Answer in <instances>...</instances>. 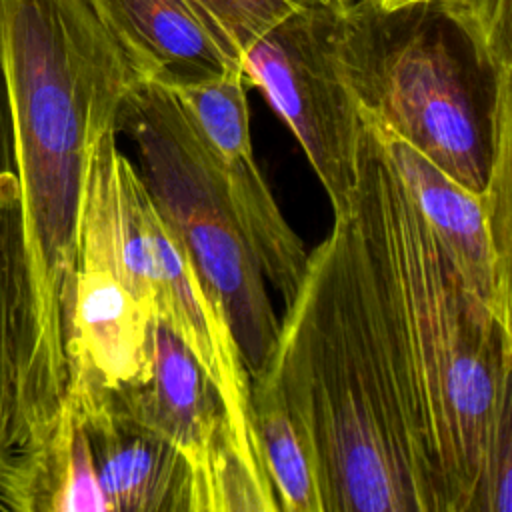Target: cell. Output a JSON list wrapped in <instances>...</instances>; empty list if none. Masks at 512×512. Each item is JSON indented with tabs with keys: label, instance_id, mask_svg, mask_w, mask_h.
I'll return each instance as SVG.
<instances>
[{
	"label": "cell",
	"instance_id": "cell-14",
	"mask_svg": "<svg viewBox=\"0 0 512 512\" xmlns=\"http://www.w3.org/2000/svg\"><path fill=\"white\" fill-rule=\"evenodd\" d=\"M144 80L174 86L242 70L190 0H88Z\"/></svg>",
	"mask_w": 512,
	"mask_h": 512
},
{
	"label": "cell",
	"instance_id": "cell-5",
	"mask_svg": "<svg viewBox=\"0 0 512 512\" xmlns=\"http://www.w3.org/2000/svg\"><path fill=\"white\" fill-rule=\"evenodd\" d=\"M116 136V130L100 134L90 154L76 264L112 274L182 340L218 392L240 462L276 502L252 422L250 372L228 316Z\"/></svg>",
	"mask_w": 512,
	"mask_h": 512
},
{
	"label": "cell",
	"instance_id": "cell-13",
	"mask_svg": "<svg viewBox=\"0 0 512 512\" xmlns=\"http://www.w3.org/2000/svg\"><path fill=\"white\" fill-rule=\"evenodd\" d=\"M370 126V124H368ZM406 184L422 218L450 256L464 284L502 326L512 330L510 276L500 268L482 192H472L400 138L370 126Z\"/></svg>",
	"mask_w": 512,
	"mask_h": 512
},
{
	"label": "cell",
	"instance_id": "cell-16",
	"mask_svg": "<svg viewBox=\"0 0 512 512\" xmlns=\"http://www.w3.org/2000/svg\"><path fill=\"white\" fill-rule=\"evenodd\" d=\"M252 422L278 510L320 512L314 470L304 436L276 386L262 374L250 378Z\"/></svg>",
	"mask_w": 512,
	"mask_h": 512
},
{
	"label": "cell",
	"instance_id": "cell-6",
	"mask_svg": "<svg viewBox=\"0 0 512 512\" xmlns=\"http://www.w3.org/2000/svg\"><path fill=\"white\" fill-rule=\"evenodd\" d=\"M116 130L134 142L140 178L220 300L254 376L274 350L280 320L192 116L170 86L138 80Z\"/></svg>",
	"mask_w": 512,
	"mask_h": 512
},
{
	"label": "cell",
	"instance_id": "cell-10",
	"mask_svg": "<svg viewBox=\"0 0 512 512\" xmlns=\"http://www.w3.org/2000/svg\"><path fill=\"white\" fill-rule=\"evenodd\" d=\"M82 416L108 512H194L182 452L112 392L66 388Z\"/></svg>",
	"mask_w": 512,
	"mask_h": 512
},
{
	"label": "cell",
	"instance_id": "cell-1",
	"mask_svg": "<svg viewBox=\"0 0 512 512\" xmlns=\"http://www.w3.org/2000/svg\"><path fill=\"white\" fill-rule=\"evenodd\" d=\"M348 206L402 402L446 512H512V330L464 284L364 120Z\"/></svg>",
	"mask_w": 512,
	"mask_h": 512
},
{
	"label": "cell",
	"instance_id": "cell-3",
	"mask_svg": "<svg viewBox=\"0 0 512 512\" xmlns=\"http://www.w3.org/2000/svg\"><path fill=\"white\" fill-rule=\"evenodd\" d=\"M0 58L36 318L30 436L56 416L66 390L64 330L90 154L144 78L88 0H0Z\"/></svg>",
	"mask_w": 512,
	"mask_h": 512
},
{
	"label": "cell",
	"instance_id": "cell-11",
	"mask_svg": "<svg viewBox=\"0 0 512 512\" xmlns=\"http://www.w3.org/2000/svg\"><path fill=\"white\" fill-rule=\"evenodd\" d=\"M34 346L30 258L0 58V474L28 436Z\"/></svg>",
	"mask_w": 512,
	"mask_h": 512
},
{
	"label": "cell",
	"instance_id": "cell-17",
	"mask_svg": "<svg viewBox=\"0 0 512 512\" xmlns=\"http://www.w3.org/2000/svg\"><path fill=\"white\" fill-rule=\"evenodd\" d=\"M490 162L482 190L500 268L510 276L512 256V80L498 86L488 110Z\"/></svg>",
	"mask_w": 512,
	"mask_h": 512
},
{
	"label": "cell",
	"instance_id": "cell-7",
	"mask_svg": "<svg viewBox=\"0 0 512 512\" xmlns=\"http://www.w3.org/2000/svg\"><path fill=\"white\" fill-rule=\"evenodd\" d=\"M348 2L310 0L240 54L246 82L296 136L334 214L352 200L362 134L342 50Z\"/></svg>",
	"mask_w": 512,
	"mask_h": 512
},
{
	"label": "cell",
	"instance_id": "cell-9",
	"mask_svg": "<svg viewBox=\"0 0 512 512\" xmlns=\"http://www.w3.org/2000/svg\"><path fill=\"white\" fill-rule=\"evenodd\" d=\"M246 86L238 68L170 88L192 116L240 230L264 278L286 306L302 282L308 250L284 218L256 164Z\"/></svg>",
	"mask_w": 512,
	"mask_h": 512
},
{
	"label": "cell",
	"instance_id": "cell-15",
	"mask_svg": "<svg viewBox=\"0 0 512 512\" xmlns=\"http://www.w3.org/2000/svg\"><path fill=\"white\" fill-rule=\"evenodd\" d=\"M0 508L14 512H108L76 402L10 456L0 474Z\"/></svg>",
	"mask_w": 512,
	"mask_h": 512
},
{
	"label": "cell",
	"instance_id": "cell-8",
	"mask_svg": "<svg viewBox=\"0 0 512 512\" xmlns=\"http://www.w3.org/2000/svg\"><path fill=\"white\" fill-rule=\"evenodd\" d=\"M150 378L112 392L186 458L194 512L278 510L240 462L216 388L192 352L162 322L150 324Z\"/></svg>",
	"mask_w": 512,
	"mask_h": 512
},
{
	"label": "cell",
	"instance_id": "cell-18",
	"mask_svg": "<svg viewBox=\"0 0 512 512\" xmlns=\"http://www.w3.org/2000/svg\"><path fill=\"white\" fill-rule=\"evenodd\" d=\"M214 36L238 58L310 0H190Z\"/></svg>",
	"mask_w": 512,
	"mask_h": 512
},
{
	"label": "cell",
	"instance_id": "cell-4",
	"mask_svg": "<svg viewBox=\"0 0 512 512\" xmlns=\"http://www.w3.org/2000/svg\"><path fill=\"white\" fill-rule=\"evenodd\" d=\"M510 0H350L344 66L366 124L416 148L460 186L488 176V110L512 80Z\"/></svg>",
	"mask_w": 512,
	"mask_h": 512
},
{
	"label": "cell",
	"instance_id": "cell-12",
	"mask_svg": "<svg viewBox=\"0 0 512 512\" xmlns=\"http://www.w3.org/2000/svg\"><path fill=\"white\" fill-rule=\"evenodd\" d=\"M148 310L106 270L76 264L64 330L66 386L118 392L150 378Z\"/></svg>",
	"mask_w": 512,
	"mask_h": 512
},
{
	"label": "cell",
	"instance_id": "cell-2",
	"mask_svg": "<svg viewBox=\"0 0 512 512\" xmlns=\"http://www.w3.org/2000/svg\"><path fill=\"white\" fill-rule=\"evenodd\" d=\"M256 374L304 436L320 512H446L402 402L350 206L308 252Z\"/></svg>",
	"mask_w": 512,
	"mask_h": 512
},
{
	"label": "cell",
	"instance_id": "cell-19",
	"mask_svg": "<svg viewBox=\"0 0 512 512\" xmlns=\"http://www.w3.org/2000/svg\"><path fill=\"white\" fill-rule=\"evenodd\" d=\"M410 2H416V0H376V4H378L380 8H384V10H392V8L410 4Z\"/></svg>",
	"mask_w": 512,
	"mask_h": 512
}]
</instances>
